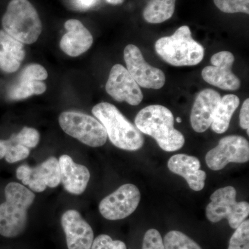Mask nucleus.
Returning a JSON list of instances; mask_svg holds the SVG:
<instances>
[{
  "label": "nucleus",
  "instance_id": "obj_10",
  "mask_svg": "<svg viewBox=\"0 0 249 249\" xmlns=\"http://www.w3.org/2000/svg\"><path fill=\"white\" fill-rule=\"evenodd\" d=\"M124 60L129 74L139 87L160 89L164 86L165 73L162 70L149 65L138 47L132 44L124 49Z\"/></svg>",
  "mask_w": 249,
  "mask_h": 249
},
{
  "label": "nucleus",
  "instance_id": "obj_32",
  "mask_svg": "<svg viewBox=\"0 0 249 249\" xmlns=\"http://www.w3.org/2000/svg\"><path fill=\"white\" fill-rule=\"evenodd\" d=\"M240 124L242 129H249V99L244 101L241 108L240 114Z\"/></svg>",
  "mask_w": 249,
  "mask_h": 249
},
{
  "label": "nucleus",
  "instance_id": "obj_22",
  "mask_svg": "<svg viewBox=\"0 0 249 249\" xmlns=\"http://www.w3.org/2000/svg\"><path fill=\"white\" fill-rule=\"evenodd\" d=\"M30 149L18 143L10 137L7 140L0 139V160L5 158L9 163H14L27 159Z\"/></svg>",
  "mask_w": 249,
  "mask_h": 249
},
{
  "label": "nucleus",
  "instance_id": "obj_16",
  "mask_svg": "<svg viewBox=\"0 0 249 249\" xmlns=\"http://www.w3.org/2000/svg\"><path fill=\"white\" fill-rule=\"evenodd\" d=\"M67 32L60 40V47L64 53L78 57L88 52L92 46L93 38L90 31L78 19H69L65 23Z\"/></svg>",
  "mask_w": 249,
  "mask_h": 249
},
{
  "label": "nucleus",
  "instance_id": "obj_13",
  "mask_svg": "<svg viewBox=\"0 0 249 249\" xmlns=\"http://www.w3.org/2000/svg\"><path fill=\"white\" fill-rule=\"evenodd\" d=\"M106 91L118 102H126L130 106L142 103V95L140 87L123 65L116 64L111 69L106 85Z\"/></svg>",
  "mask_w": 249,
  "mask_h": 249
},
{
  "label": "nucleus",
  "instance_id": "obj_20",
  "mask_svg": "<svg viewBox=\"0 0 249 249\" xmlns=\"http://www.w3.org/2000/svg\"><path fill=\"white\" fill-rule=\"evenodd\" d=\"M177 0H150L142 11V17L150 24H160L173 17Z\"/></svg>",
  "mask_w": 249,
  "mask_h": 249
},
{
  "label": "nucleus",
  "instance_id": "obj_11",
  "mask_svg": "<svg viewBox=\"0 0 249 249\" xmlns=\"http://www.w3.org/2000/svg\"><path fill=\"white\" fill-rule=\"evenodd\" d=\"M16 176L23 184L36 193L45 191L47 187L55 188L61 183L60 163L55 157H49L34 168L21 165L16 170Z\"/></svg>",
  "mask_w": 249,
  "mask_h": 249
},
{
  "label": "nucleus",
  "instance_id": "obj_12",
  "mask_svg": "<svg viewBox=\"0 0 249 249\" xmlns=\"http://www.w3.org/2000/svg\"><path fill=\"white\" fill-rule=\"evenodd\" d=\"M235 57L231 52L222 51L212 55L211 65L203 69V79L220 89L227 91H236L240 89V78L232 71Z\"/></svg>",
  "mask_w": 249,
  "mask_h": 249
},
{
  "label": "nucleus",
  "instance_id": "obj_7",
  "mask_svg": "<svg viewBox=\"0 0 249 249\" xmlns=\"http://www.w3.org/2000/svg\"><path fill=\"white\" fill-rule=\"evenodd\" d=\"M62 130L83 144L92 147H101L107 140V134L96 118L78 111H63L58 118Z\"/></svg>",
  "mask_w": 249,
  "mask_h": 249
},
{
  "label": "nucleus",
  "instance_id": "obj_29",
  "mask_svg": "<svg viewBox=\"0 0 249 249\" xmlns=\"http://www.w3.org/2000/svg\"><path fill=\"white\" fill-rule=\"evenodd\" d=\"M91 249H127V247L122 241L112 240L110 236L102 234L93 240Z\"/></svg>",
  "mask_w": 249,
  "mask_h": 249
},
{
  "label": "nucleus",
  "instance_id": "obj_27",
  "mask_svg": "<svg viewBox=\"0 0 249 249\" xmlns=\"http://www.w3.org/2000/svg\"><path fill=\"white\" fill-rule=\"evenodd\" d=\"M217 9L226 14H249V0H213Z\"/></svg>",
  "mask_w": 249,
  "mask_h": 249
},
{
  "label": "nucleus",
  "instance_id": "obj_35",
  "mask_svg": "<svg viewBox=\"0 0 249 249\" xmlns=\"http://www.w3.org/2000/svg\"><path fill=\"white\" fill-rule=\"evenodd\" d=\"M176 121H177V122H178V123H181V121H182V120H181V118H180V117L177 118Z\"/></svg>",
  "mask_w": 249,
  "mask_h": 249
},
{
  "label": "nucleus",
  "instance_id": "obj_5",
  "mask_svg": "<svg viewBox=\"0 0 249 249\" xmlns=\"http://www.w3.org/2000/svg\"><path fill=\"white\" fill-rule=\"evenodd\" d=\"M1 24L5 32L27 45L36 42L42 31L39 15L29 0H11Z\"/></svg>",
  "mask_w": 249,
  "mask_h": 249
},
{
  "label": "nucleus",
  "instance_id": "obj_34",
  "mask_svg": "<svg viewBox=\"0 0 249 249\" xmlns=\"http://www.w3.org/2000/svg\"><path fill=\"white\" fill-rule=\"evenodd\" d=\"M106 1L111 5H119L123 4L124 0H106Z\"/></svg>",
  "mask_w": 249,
  "mask_h": 249
},
{
  "label": "nucleus",
  "instance_id": "obj_30",
  "mask_svg": "<svg viewBox=\"0 0 249 249\" xmlns=\"http://www.w3.org/2000/svg\"><path fill=\"white\" fill-rule=\"evenodd\" d=\"M142 249H165L163 238L158 231L151 229L145 232Z\"/></svg>",
  "mask_w": 249,
  "mask_h": 249
},
{
  "label": "nucleus",
  "instance_id": "obj_14",
  "mask_svg": "<svg viewBox=\"0 0 249 249\" xmlns=\"http://www.w3.org/2000/svg\"><path fill=\"white\" fill-rule=\"evenodd\" d=\"M68 249H91L94 235L91 226L76 210H68L61 217Z\"/></svg>",
  "mask_w": 249,
  "mask_h": 249
},
{
  "label": "nucleus",
  "instance_id": "obj_3",
  "mask_svg": "<svg viewBox=\"0 0 249 249\" xmlns=\"http://www.w3.org/2000/svg\"><path fill=\"white\" fill-rule=\"evenodd\" d=\"M92 114L104 126L107 138L118 148L137 151L143 145L142 132L114 105L98 103L93 107Z\"/></svg>",
  "mask_w": 249,
  "mask_h": 249
},
{
  "label": "nucleus",
  "instance_id": "obj_9",
  "mask_svg": "<svg viewBox=\"0 0 249 249\" xmlns=\"http://www.w3.org/2000/svg\"><path fill=\"white\" fill-rule=\"evenodd\" d=\"M140 201L139 188L132 183H126L102 199L99 211L108 220H120L133 213Z\"/></svg>",
  "mask_w": 249,
  "mask_h": 249
},
{
  "label": "nucleus",
  "instance_id": "obj_23",
  "mask_svg": "<svg viewBox=\"0 0 249 249\" xmlns=\"http://www.w3.org/2000/svg\"><path fill=\"white\" fill-rule=\"evenodd\" d=\"M163 245L165 249H202L191 237L178 231H171L165 235Z\"/></svg>",
  "mask_w": 249,
  "mask_h": 249
},
{
  "label": "nucleus",
  "instance_id": "obj_1",
  "mask_svg": "<svg viewBox=\"0 0 249 249\" xmlns=\"http://www.w3.org/2000/svg\"><path fill=\"white\" fill-rule=\"evenodd\" d=\"M134 123L142 133L155 139L164 151H178L184 145V136L175 128L173 113L164 106L152 105L144 107L136 116Z\"/></svg>",
  "mask_w": 249,
  "mask_h": 249
},
{
  "label": "nucleus",
  "instance_id": "obj_31",
  "mask_svg": "<svg viewBox=\"0 0 249 249\" xmlns=\"http://www.w3.org/2000/svg\"><path fill=\"white\" fill-rule=\"evenodd\" d=\"M21 62L13 55L4 51H0V69L6 73H11L17 71L20 67Z\"/></svg>",
  "mask_w": 249,
  "mask_h": 249
},
{
  "label": "nucleus",
  "instance_id": "obj_4",
  "mask_svg": "<svg viewBox=\"0 0 249 249\" xmlns=\"http://www.w3.org/2000/svg\"><path fill=\"white\" fill-rule=\"evenodd\" d=\"M155 48L163 61L175 67L195 66L204 56V47L193 38L188 26L178 28L172 36L160 37Z\"/></svg>",
  "mask_w": 249,
  "mask_h": 249
},
{
  "label": "nucleus",
  "instance_id": "obj_2",
  "mask_svg": "<svg viewBox=\"0 0 249 249\" xmlns=\"http://www.w3.org/2000/svg\"><path fill=\"white\" fill-rule=\"evenodd\" d=\"M6 201L0 204V235L13 238L21 235L27 225L28 209L36 196L19 183H9L5 188Z\"/></svg>",
  "mask_w": 249,
  "mask_h": 249
},
{
  "label": "nucleus",
  "instance_id": "obj_15",
  "mask_svg": "<svg viewBox=\"0 0 249 249\" xmlns=\"http://www.w3.org/2000/svg\"><path fill=\"white\" fill-rule=\"evenodd\" d=\"M221 98L219 92L212 89L198 93L191 113V126L196 132L202 133L211 127Z\"/></svg>",
  "mask_w": 249,
  "mask_h": 249
},
{
  "label": "nucleus",
  "instance_id": "obj_25",
  "mask_svg": "<svg viewBox=\"0 0 249 249\" xmlns=\"http://www.w3.org/2000/svg\"><path fill=\"white\" fill-rule=\"evenodd\" d=\"M228 249H249V221H244L235 229L229 241Z\"/></svg>",
  "mask_w": 249,
  "mask_h": 249
},
{
  "label": "nucleus",
  "instance_id": "obj_19",
  "mask_svg": "<svg viewBox=\"0 0 249 249\" xmlns=\"http://www.w3.org/2000/svg\"><path fill=\"white\" fill-rule=\"evenodd\" d=\"M240 98L235 94H227L221 98L211 127L217 134L227 132L234 112L240 106Z\"/></svg>",
  "mask_w": 249,
  "mask_h": 249
},
{
  "label": "nucleus",
  "instance_id": "obj_18",
  "mask_svg": "<svg viewBox=\"0 0 249 249\" xmlns=\"http://www.w3.org/2000/svg\"><path fill=\"white\" fill-rule=\"evenodd\" d=\"M61 183L64 188L72 195L83 194L90 179V173L85 165L75 163L69 155L59 158Z\"/></svg>",
  "mask_w": 249,
  "mask_h": 249
},
{
  "label": "nucleus",
  "instance_id": "obj_21",
  "mask_svg": "<svg viewBox=\"0 0 249 249\" xmlns=\"http://www.w3.org/2000/svg\"><path fill=\"white\" fill-rule=\"evenodd\" d=\"M47 85L40 80L18 79L8 92V98L11 101H21L34 96L45 93Z\"/></svg>",
  "mask_w": 249,
  "mask_h": 249
},
{
  "label": "nucleus",
  "instance_id": "obj_8",
  "mask_svg": "<svg viewBox=\"0 0 249 249\" xmlns=\"http://www.w3.org/2000/svg\"><path fill=\"white\" fill-rule=\"evenodd\" d=\"M249 160V142L238 135L223 137L206 155V165L214 171L222 170L230 163H244Z\"/></svg>",
  "mask_w": 249,
  "mask_h": 249
},
{
  "label": "nucleus",
  "instance_id": "obj_33",
  "mask_svg": "<svg viewBox=\"0 0 249 249\" xmlns=\"http://www.w3.org/2000/svg\"><path fill=\"white\" fill-rule=\"evenodd\" d=\"M98 0H77L78 4L81 9H89L95 6L97 3Z\"/></svg>",
  "mask_w": 249,
  "mask_h": 249
},
{
  "label": "nucleus",
  "instance_id": "obj_28",
  "mask_svg": "<svg viewBox=\"0 0 249 249\" xmlns=\"http://www.w3.org/2000/svg\"><path fill=\"white\" fill-rule=\"evenodd\" d=\"M18 79L30 80H45L48 77V73L43 66L39 64L32 63L24 67L20 72Z\"/></svg>",
  "mask_w": 249,
  "mask_h": 249
},
{
  "label": "nucleus",
  "instance_id": "obj_24",
  "mask_svg": "<svg viewBox=\"0 0 249 249\" xmlns=\"http://www.w3.org/2000/svg\"><path fill=\"white\" fill-rule=\"evenodd\" d=\"M0 45L2 47L4 52L13 55L19 62H22L25 58L24 44L9 35L4 30H0Z\"/></svg>",
  "mask_w": 249,
  "mask_h": 249
},
{
  "label": "nucleus",
  "instance_id": "obj_26",
  "mask_svg": "<svg viewBox=\"0 0 249 249\" xmlns=\"http://www.w3.org/2000/svg\"><path fill=\"white\" fill-rule=\"evenodd\" d=\"M11 137L18 143L29 149L37 146L40 140L38 131L29 127H23L18 133L12 134Z\"/></svg>",
  "mask_w": 249,
  "mask_h": 249
},
{
  "label": "nucleus",
  "instance_id": "obj_17",
  "mask_svg": "<svg viewBox=\"0 0 249 249\" xmlns=\"http://www.w3.org/2000/svg\"><path fill=\"white\" fill-rule=\"evenodd\" d=\"M168 167L172 173L184 178L193 191H200L204 188L207 175L200 169L201 163L196 157L184 154L174 155L168 160Z\"/></svg>",
  "mask_w": 249,
  "mask_h": 249
},
{
  "label": "nucleus",
  "instance_id": "obj_6",
  "mask_svg": "<svg viewBox=\"0 0 249 249\" xmlns=\"http://www.w3.org/2000/svg\"><path fill=\"white\" fill-rule=\"evenodd\" d=\"M237 192L232 186L219 188L211 196V202L206 209L210 222L217 223L227 219L232 229H236L248 217L249 204L236 200Z\"/></svg>",
  "mask_w": 249,
  "mask_h": 249
}]
</instances>
